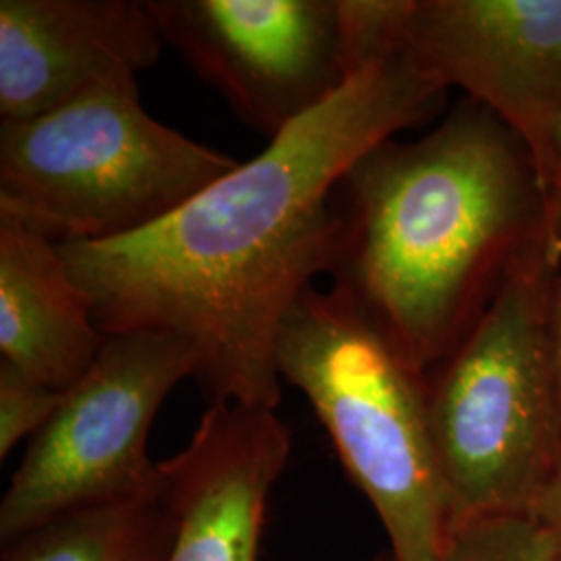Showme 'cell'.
<instances>
[{
    "mask_svg": "<svg viewBox=\"0 0 561 561\" xmlns=\"http://www.w3.org/2000/svg\"><path fill=\"white\" fill-rule=\"evenodd\" d=\"M275 356L280 381L310 401L347 477L375 507L389 561H443L454 520L424 375L335 285L301 294L280 322Z\"/></svg>",
    "mask_w": 561,
    "mask_h": 561,
    "instance_id": "cell-4",
    "label": "cell"
},
{
    "mask_svg": "<svg viewBox=\"0 0 561 561\" xmlns=\"http://www.w3.org/2000/svg\"><path fill=\"white\" fill-rule=\"evenodd\" d=\"M175 530L161 477L150 495L78 510L2 542L0 561H169Z\"/></svg>",
    "mask_w": 561,
    "mask_h": 561,
    "instance_id": "cell-12",
    "label": "cell"
},
{
    "mask_svg": "<svg viewBox=\"0 0 561 561\" xmlns=\"http://www.w3.org/2000/svg\"><path fill=\"white\" fill-rule=\"evenodd\" d=\"M60 400V391L32 381L9 362L0 360V460H7L25 437L36 435Z\"/></svg>",
    "mask_w": 561,
    "mask_h": 561,
    "instance_id": "cell-14",
    "label": "cell"
},
{
    "mask_svg": "<svg viewBox=\"0 0 561 561\" xmlns=\"http://www.w3.org/2000/svg\"><path fill=\"white\" fill-rule=\"evenodd\" d=\"M443 561H561L526 512L503 514L454 526Z\"/></svg>",
    "mask_w": 561,
    "mask_h": 561,
    "instance_id": "cell-13",
    "label": "cell"
},
{
    "mask_svg": "<svg viewBox=\"0 0 561 561\" xmlns=\"http://www.w3.org/2000/svg\"><path fill=\"white\" fill-rule=\"evenodd\" d=\"M162 48L148 0H2L0 119H36L106 81L138 78Z\"/></svg>",
    "mask_w": 561,
    "mask_h": 561,
    "instance_id": "cell-9",
    "label": "cell"
},
{
    "mask_svg": "<svg viewBox=\"0 0 561 561\" xmlns=\"http://www.w3.org/2000/svg\"><path fill=\"white\" fill-rule=\"evenodd\" d=\"M535 522L541 526L542 533L556 549L561 560V461L556 472L549 477V481L542 484L541 491L526 510Z\"/></svg>",
    "mask_w": 561,
    "mask_h": 561,
    "instance_id": "cell-15",
    "label": "cell"
},
{
    "mask_svg": "<svg viewBox=\"0 0 561 561\" xmlns=\"http://www.w3.org/2000/svg\"><path fill=\"white\" fill-rule=\"evenodd\" d=\"M551 202L520 141L466 99L421 140L382 141L345 171L331 196L329 275L426 377L468 335Z\"/></svg>",
    "mask_w": 561,
    "mask_h": 561,
    "instance_id": "cell-2",
    "label": "cell"
},
{
    "mask_svg": "<svg viewBox=\"0 0 561 561\" xmlns=\"http://www.w3.org/2000/svg\"><path fill=\"white\" fill-rule=\"evenodd\" d=\"M240 162L154 119L136 78L0 127V219L55 243L129 238Z\"/></svg>",
    "mask_w": 561,
    "mask_h": 561,
    "instance_id": "cell-5",
    "label": "cell"
},
{
    "mask_svg": "<svg viewBox=\"0 0 561 561\" xmlns=\"http://www.w3.org/2000/svg\"><path fill=\"white\" fill-rule=\"evenodd\" d=\"M102 343L59 243L0 219V360L65 393L94 366Z\"/></svg>",
    "mask_w": 561,
    "mask_h": 561,
    "instance_id": "cell-11",
    "label": "cell"
},
{
    "mask_svg": "<svg viewBox=\"0 0 561 561\" xmlns=\"http://www.w3.org/2000/svg\"><path fill=\"white\" fill-rule=\"evenodd\" d=\"M553 202H556L561 225V167L558 169L556 181H553ZM556 345H558V370H560L561 389V268L560 277H558V291H556Z\"/></svg>",
    "mask_w": 561,
    "mask_h": 561,
    "instance_id": "cell-16",
    "label": "cell"
},
{
    "mask_svg": "<svg viewBox=\"0 0 561 561\" xmlns=\"http://www.w3.org/2000/svg\"><path fill=\"white\" fill-rule=\"evenodd\" d=\"M556 159H558V169L561 167V127L560 134H558V140H556Z\"/></svg>",
    "mask_w": 561,
    "mask_h": 561,
    "instance_id": "cell-17",
    "label": "cell"
},
{
    "mask_svg": "<svg viewBox=\"0 0 561 561\" xmlns=\"http://www.w3.org/2000/svg\"><path fill=\"white\" fill-rule=\"evenodd\" d=\"M385 561H389V560H385Z\"/></svg>",
    "mask_w": 561,
    "mask_h": 561,
    "instance_id": "cell-18",
    "label": "cell"
},
{
    "mask_svg": "<svg viewBox=\"0 0 561 561\" xmlns=\"http://www.w3.org/2000/svg\"><path fill=\"white\" fill-rule=\"evenodd\" d=\"M443 94L403 53L370 62L150 229L59 243L99 329L175 333L198 352L208 405L277 410L280 322L331 271L335 185L368 150L433 117Z\"/></svg>",
    "mask_w": 561,
    "mask_h": 561,
    "instance_id": "cell-1",
    "label": "cell"
},
{
    "mask_svg": "<svg viewBox=\"0 0 561 561\" xmlns=\"http://www.w3.org/2000/svg\"><path fill=\"white\" fill-rule=\"evenodd\" d=\"M560 268L561 225L551 202L481 317L428 382L454 526L526 512L560 466Z\"/></svg>",
    "mask_w": 561,
    "mask_h": 561,
    "instance_id": "cell-3",
    "label": "cell"
},
{
    "mask_svg": "<svg viewBox=\"0 0 561 561\" xmlns=\"http://www.w3.org/2000/svg\"><path fill=\"white\" fill-rule=\"evenodd\" d=\"M401 53L503 123L528 154L545 201H553L561 0H414Z\"/></svg>",
    "mask_w": 561,
    "mask_h": 561,
    "instance_id": "cell-8",
    "label": "cell"
},
{
    "mask_svg": "<svg viewBox=\"0 0 561 561\" xmlns=\"http://www.w3.org/2000/svg\"><path fill=\"white\" fill-rule=\"evenodd\" d=\"M196 373V347L175 333L104 335L94 366L30 439L0 503L2 542L78 510L159 491L148 435L169 393Z\"/></svg>",
    "mask_w": 561,
    "mask_h": 561,
    "instance_id": "cell-6",
    "label": "cell"
},
{
    "mask_svg": "<svg viewBox=\"0 0 561 561\" xmlns=\"http://www.w3.org/2000/svg\"><path fill=\"white\" fill-rule=\"evenodd\" d=\"M164 44L277 138L352 80L340 0H148Z\"/></svg>",
    "mask_w": 561,
    "mask_h": 561,
    "instance_id": "cell-7",
    "label": "cell"
},
{
    "mask_svg": "<svg viewBox=\"0 0 561 561\" xmlns=\"http://www.w3.org/2000/svg\"><path fill=\"white\" fill-rule=\"evenodd\" d=\"M291 454L275 410L213 403L190 443L161 461L175 516L169 561H259L271 491Z\"/></svg>",
    "mask_w": 561,
    "mask_h": 561,
    "instance_id": "cell-10",
    "label": "cell"
}]
</instances>
